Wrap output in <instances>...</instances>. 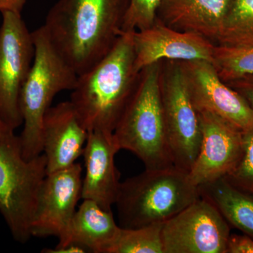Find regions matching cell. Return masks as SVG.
<instances>
[{
  "mask_svg": "<svg viewBox=\"0 0 253 253\" xmlns=\"http://www.w3.org/2000/svg\"><path fill=\"white\" fill-rule=\"evenodd\" d=\"M129 0H58L43 25L55 48L78 76L116 42Z\"/></svg>",
  "mask_w": 253,
  "mask_h": 253,
  "instance_id": "cell-1",
  "label": "cell"
},
{
  "mask_svg": "<svg viewBox=\"0 0 253 253\" xmlns=\"http://www.w3.org/2000/svg\"><path fill=\"white\" fill-rule=\"evenodd\" d=\"M134 32V31H133ZM133 32H123L107 54L78 77L71 101L88 131L113 132L135 91Z\"/></svg>",
  "mask_w": 253,
  "mask_h": 253,
  "instance_id": "cell-2",
  "label": "cell"
},
{
  "mask_svg": "<svg viewBox=\"0 0 253 253\" xmlns=\"http://www.w3.org/2000/svg\"><path fill=\"white\" fill-rule=\"evenodd\" d=\"M189 173L174 167L146 169L121 183L116 199L119 226L165 223L200 199Z\"/></svg>",
  "mask_w": 253,
  "mask_h": 253,
  "instance_id": "cell-3",
  "label": "cell"
},
{
  "mask_svg": "<svg viewBox=\"0 0 253 253\" xmlns=\"http://www.w3.org/2000/svg\"><path fill=\"white\" fill-rule=\"evenodd\" d=\"M35 47L33 64L20 95L23 129L19 136L23 157L42 154V127L44 115L56 95L73 90L78 75L61 56L43 26L32 32Z\"/></svg>",
  "mask_w": 253,
  "mask_h": 253,
  "instance_id": "cell-4",
  "label": "cell"
},
{
  "mask_svg": "<svg viewBox=\"0 0 253 253\" xmlns=\"http://www.w3.org/2000/svg\"><path fill=\"white\" fill-rule=\"evenodd\" d=\"M160 62L141 71L135 91L113 132L119 149L135 154L146 169L174 166L163 116Z\"/></svg>",
  "mask_w": 253,
  "mask_h": 253,
  "instance_id": "cell-5",
  "label": "cell"
},
{
  "mask_svg": "<svg viewBox=\"0 0 253 253\" xmlns=\"http://www.w3.org/2000/svg\"><path fill=\"white\" fill-rule=\"evenodd\" d=\"M46 175L44 154L25 159L14 131L0 141V213L15 241L21 244L32 237V224Z\"/></svg>",
  "mask_w": 253,
  "mask_h": 253,
  "instance_id": "cell-6",
  "label": "cell"
},
{
  "mask_svg": "<svg viewBox=\"0 0 253 253\" xmlns=\"http://www.w3.org/2000/svg\"><path fill=\"white\" fill-rule=\"evenodd\" d=\"M169 61L164 69L161 68L160 76L166 134L174 167L189 173L201 146V123L180 63Z\"/></svg>",
  "mask_w": 253,
  "mask_h": 253,
  "instance_id": "cell-7",
  "label": "cell"
},
{
  "mask_svg": "<svg viewBox=\"0 0 253 253\" xmlns=\"http://www.w3.org/2000/svg\"><path fill=\"white\" fill-rule=\"evenodd\" d=\"M0 27V119L13 130L23 126L20 95L35 54L32 33L21 14L1 13Z\"/></svg>",
  "mask_w": 253,
  "mask_h": 253,
  "instance_id": "cell-8",
  "label": "cell"
},
{
  "mask_svg": "<svg viewBox=\"0 0 253 253\" xmlns=\"http://www.w3.org/2000/svg\"><path fill=\"white\" fill-rule=\"evenodd\" d=\"M230 235L217 208L200 197L163 224L164 253H226Z\"/></svg>",
  "mask_w": 253,
  "mask_h": 253,
  "instance_id": "cell-9",
  "label": "cell"
},
{
  "mask_svg": "<svg viewBox=\"0 0 253 253\" xmlns=\"http://www.w3.org/2000/svg\"><path fill=\"white\" fill-rule=\"evenodd\" d=\"M193 104L198 111L219 116L242 131L253 128V111L247 101L219 78L211 61H179Z\"/></svg>",
  "mask_w": 253,
  "mask_h": 253,
  "instance_id": "cell-10",
  "label": "cell"
},
{
  "mask_svg": "<svg viewBox=\"0 0 253 253\" xmlns=\"http://www.w3.org/2000/svg\"><path fill=\"white\" fill-rule=\"evenodd\" d=\"M198 112L202 139L189 175L199 186L224 177L235 168L244 151V131L212 113Z\"/></svg>",
  "mask_w": 253,
  "mask_h": 253,
  "instance_id": "cell-11",
  "label": "cell"
},
{
  "mask_svg": "<svg viewBox=\"0 0 253 253\" xmlns=\"http://www.w3.org/2000/svg\"><path fill=\"white\" fill-rule=\"evenodd\" d=\"M82 172L81 165L76 163L46 176L32 224V236L59 239L63 236L82 199Z\"/></svg>",
  "mask_w": 253,
  "mask_h": 253,
  "instance_id": "cell-12",
  "label": "cell"
},
{
  "mask_svg": "<svg viewBox=\"0 0 253 253\" xmlns=\"http://www.w3.org/2000/svg\"><path fill=\"white\" fill-rule=\"evenodd\" d=\"M134 71L161 60H205L212 63L214 45L210 40L191 32L179 31L156 20L151 27L133 32Z\"/></svg>",
  "mask_w": 253,
  "mask_h": 253,
  "instance_id": "cell-13",
  "label": "cell"
},
{
  "mask_svg": "<svg viewBox=\"0 0 253 253\" xmlns=\"http://www.w3.org/2000/svg\"><path fill=\"white\" fill-rule=\"evenodd\" d=\"M88 134L71 101L51 106L44 115L42 127L47 174L76 163L83 155Z\"/></svg>",
  "mask_w": 253,
  "mask_h": 253,
  "instance_id": "cell-14",
  "label": "cell"
},
{
  "mask_svg": "<svg viewBox=\"0 0 253 253\" xmlns=\"http://www.w3.org/2000/svg\"><path fill=\"white\" fill-rule=\"evenodd\" d=\"M119 151L113 132L89 131L83 153L85 174L82 199L94 201L107 211H112L121 183L115 165V156Z\"/></svg>",
  "mask_w": 253,
  "mask_h": 253,
  "instance_id": "cell-15",
  "label": "cell"
},
{
  "mask_svg": "<svg viewBox=\"0 0 253 253\" xmlns=\"http://www.w3.org/2000/svg\"><path fill=\"white\" fill-rule=\"evenodd\" d=\"M231 2V0H161L158 20L173 29L191 32L216 41Z\"/></svg>",
  "mask_w": 253,
  "mask_h": 253,
  "instance_id": "cell-16",
  "label": "cell"
},
{
  "mask_svg": "<svg viewBox=\"0 0 253 253\" xmlns=\"http://www.w3.org/2000/svg\"><path fill=\"white\" fill-rule=\"evenodd\" d=\"M112 211H107L91 200H83L56 248L78 245L86 252L109 253L119 235Z\"/></svg>",
  "mask_w": 253,
  "mask_h": 253,
  "instance_id": "cell-17",
  "label": "cell"
},
{
  "mask_svg": "<svg viewBox=\"0 0 253 253\" xmlns=\"http://www.w3.org/2000/svg\"><path fill=\"white\" fill-rule=\"evenodd\" d=\"M200 196L217 208L226 222L253 239V196L224 177L199 186Z\"/></svg>",
  "mask_w": 253,
  "mask_h": 253,
  "instance_id": "cell-18",
  "label": "cell"
},
{
  "mask_svg": "<svg viewBox=\"0 0 253 253\" xmlns=\"http://www.w3.org/2000/svg\"><path fill=\"white\" fill-rule=\"evenodd\" d=\"M216 41L218 45L253 46V0H231Z\"/></svg>",
  "mask_w": 253,
  "mask_h": 253,
  "instance_id": "cell-19",
  "label": "cell"
},
{
  "mask_svg": "<svg viewBox=\"0 0 253 253\" xmlns=\"http://www.w3.org/2000/svg\"><path fill=\"white\" fill-rule=\"evenodd\" d=\"M163 224H150L135 229L121 228L109 253H164Z\"/></svg>",
  "mask_w": 253,
  "mask_h": 253,
  "instance_id": "cell-20",
  "label": "cell"
},
{
  "mask_svg": "<svg viewBox=\"0 0 253 253\" xmlns=\"http://www.w3.org/2000/svg\"><path fill=\"white\" fill-rule=\"evenodd\" d=\"M212 63L224 83L253 75V46H214Z\"/></svg>",
  "mask_w": 253,
  "mask_h": 253,
  "instance_id": "cell-21",
  "label": "cell"
},
{
  "mask_svg": "<svg viewBox=\"0 0 253 253\" xmlns=\"http://www.w3.org/2000/svg\"><path fill=\"white\" fill-rule=\"evenodd\" d=\"M161 0H129L121 31H140L148 29L157 20Z\"/></svg>",
  "mask_w": 253,
  "mask_h": 253,
  "instance_id": "cell-22",
  "label": "cell"
},
{
  "mask_svg": "<svg viewBox=\"0 0 253 253\" xmlns=\"http://www.w3.org/2000/svg\"><path fill=\"white\" fill-rule=\"evenodd\" d=\"M241 161L224 178L233 186L253 196V128L244 131Z\"/></svg>",
  "mask_w": 253,
  "mask_h": 253,
  "instance_id": "cell-23",
  "label": "cell"
},
{
  "mask_svg": "<svg viewBox=\"0 0 253 253\" xmlns=\"http://www.w3.org/2000/svg\"><path fill=\"white\" fill-rule=\"evenodd\" d=\"M226 84L241 95L253 111V75L238 78Z\"/></svg>",
  "mask_w": 253,
  "mask_h": 253,
  "instance_id": "cell-24",
  "label": "cell"
},
{
  "mask_svg": "<svg viewBox=\"0 0 253 253\" xmlns=\"http://www.w3.org/2000/svg\"><path fill=\"white\" fill-rule=\"evenodd\" d=\"M226 253H253V239L246 235H230Z\"/></svg>",
  "mask_w": 253,
  "mask_h": 253,
  "instance_id": "cell-25",
  "label": "cell"
},
{
  "mask_svg": "<svg viewBox=\"0 0 253 253\" xmlns=\"http://www.w3.org/2000/svg\"><path fill=\"white\" fill-rule=\"evenodd\" d=\"M26 3V0H0V12L11 11L21 14Z\"/></svg>",
  "mask_w": 253,
  "mask_h": 253,
  "instance_id": "cell-26",
  "label": "cell"
},
{
  "mask_svg": "<svg viewBox=\"0 0 253 253\" xmlns=\"http://www.w3.org/2000/svg\"><path fill=\"white\" fill-rule=\"evenodd\" d=\"M46 253H86L85 249L78 245L70 244L63 248H55L54 249H44Z\"/></svg>",
  "mask_w": 253,
  "mask_h": 253,
  "instance_id": "cell-27",
  "label": "cell"
},
{
  "mask_svg": "<svg viewBox=\"0 0 253 253\" xmlns=\"http://www.w3.org/2000/svg\"><path fill=\"white\" fill-rule=\"evenodd\" d=\"M14 131L9 126H6V124L1 119H0V141L2 140L3 139L10 134V133Z\"/></svg>",
  "mask_w": 253,
  "mask_h": 253,
  "instance_id": "cell-28",
  "label": "cell"
}]
</instances>
